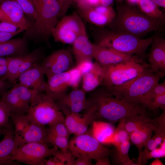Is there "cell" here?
I'll return each instance as SVG.
<instances>
[{"mask_svg":"<svg viewBox=\"0 0 165 165\" xmlns=\"http://www.w3.org/2000/svg\"><path fill=\"white\" fill-rule=\"evenodd\" d=\"M116 9L114 17L106 27L112 31L140 38L150 32L162 31L165 24V21L149 17L128 2H119Z\"/></svg>","mask_w":165,"mask_h":165,"instance_id":"obj_1","label":"cell"},{"mask_svg":"<svg viewBox=\"0 0 165 165\" xmlns=\"http://www.w3.org/2000/svg\"><path fill=\"white\" fill-rule=\"evenodd\" d=\"M87 99L89 105L95 107L97 118L116 122L131 116L147 114V108L128 102L118 94L109 91L103 86L90 92Z\"/></svg>","mask_w":165,"mask_h":165,"instance_id":"obj_2","label":"cell"},{"mask_svg":"<svg viewBox=\"0 0 165 165\" xmlns=\"http://www.w3.org/2000/svg\"><path fill=\"white\" fill-rule=\"evenodd\" d=\"M92 36L95 43L113 49L121 53L134 55L143 59L154 36L141 39L133 35L115 31L107 28H92Z\"/></svg>","mask_w":165,"mask_h":165,"instance_id":"obj_3","label":"cell"},{"mask_svg":"<svg viewBox=\"0 0 165 165\" xmlns=\"http://www.w3.org/2000/svg\"><path fill=\"white\" fill-rule=\"evenodd\" d=\"M37 18L25 31L23 38L35 43L44 42L50 46L49 39L59 21L60 5L56 0H32Z\"/></svg>","mask_w":165,"mask_h":165,"instance_id":"obj_4","label":"cell"},{"mask_svg":"<svg viewBox=\"0 0 165 165\" xmlns=\"http://www.w3.org/2000/svg\"><path fill=\"white\" fill-rule=\"evenodd\" d=\"M160 79L149 67L138 76L111 91L119 94L124 100L130 103L141 105L148 109L144 99L145 95Z\"/></svg>","mask_w":165,"mask_h":165,"instance_id":"obj_5","label":"cell"},{"mask_svg":"<svg viewBox=\"0 0 165 165\" xmlns=\"http://www.w3.org/2000/svg\"><path fill=\"white\" fill-rule=\"evenodd\" d=\"M26 115L31 122L44 126L65 119L56 102L44 92H35Z\"/></svg>","mask_w":165,"mask_h":165,"instance_id":"obj_6","label":"cell"},{"mask_svg":"<svg viewBox=\"0 0 165 165\" xmlns=\"http://www.w3.org/2000/svg\"><path fill=\"white\" fill-rule=\"evenodd\" d=\"M102 67L103 77L101 85L109 91L131 80L150 68L146 63L135 61Z\"/></svg>","mask_w":165,"mask_h":165,"instance_id":"obj_7","label":"cell"},{"mask_svg":"<svg viewBox=\"0 0 165 165\" xmlns=\"http://www.w3.org/2000/svg\"><path fill=\"white\" fill-rule=\"evenodd\" d=\"M68 149L76 158L96 160L108 157L113 151L103 146L91 134L75 135L69 143Z\"/></svg>","mask_w":165,"mask_h":165,"instance_id":"obj_8","label":"cell"},{"mask_svg":"<svg viewBox=\"0 0 165 165\" xmlns=\"http://www.w3.org/2000/svg\"><path fill=\"white\" fill-rule=\"evenodd\" d=\"M58 151L55 146L49 148L45 143H27L16 148L12 154L11 160L30 165H41L46 158L54 155Z\"/></svg>","mask_w":165,"mask_h":165,"instance_id":"obj_9","label":"cell"},{"mask_svg":"<svg viewBox=\"0 0 165 165\" xmlns=\"http://www.w3.org/2000/svg\"><path fill=\"white\" fill-rule=\"evenodd\" d=\"M86 31L82 19L75 12L65 15L59 20L53 30L52 36L55 42L72 44L79 35Z\"/></svg>","mask_w":165,"mask_h":165,"instance_id":"obj_10","label":"cell"},{"mask_svg":"<svg viewBox=\"0 0 165 165\" xmlns=\"http://www.w3.org/2000/svg\"><path fill=\"white\" fill-rule=\"evenodd\" d=\"M72 53L69 49H62L54 51L44 58L41 65L47 79L75 66Z\"/></svg>","mask_w":165,"mask_h":165,"instance_id":"obj_11","label":"cell"},{"mask_svg":"<svg viewBox=\"0 0 165 165\" xmlns=\"http://www.w3.org/2000/svg\"><path fill=\"white\" fill-rule=\"evenodd\" d=\"M93 57L101 66L114 65L135 61L146 63L137 56L124 53L113 49L93 43Z\"/></svg>","mask_w":165,"mask_h":165,"instance_id":"obj_12","label":"cell"},{"mask_svg":"<svg viewBox=\"0 0 165 165\" xmlns=\"http://www.w3.org/2000/svg\"><path fill=\"white\" fill-rule=\"evenodd\" d=\"M77 9V12L82 19L100 27L108 26L116 14V12L111 6L100 5L94 7Z\"/></svg>","mask_w":165,"mask_h":165,"instance_id":"obj_13","label":"cell"},{"mask_svg":"<svg viewBox=\"0 0 165 165\" xmlns=\"http://www.w3.org/2000/svg\"><path fill=\"white\" fill-rule=\"evenodd\" d=\"M86 93L78 88H73L55 102L60 110L66 115L72 112L79 113L88 107Z\"/></svg>","mask_w":165,"mask_h":165,"instance_id":"obj_14","label":"cell"},{"mask_svg":"<svg viewBox=\"0 0 165 165\" xmlns=\"http://www.w3.org/2000/svg\"><path fill=\"white\" fill-rule=\"evenodd\" d=\"M0 21L13 24L25 30L32 22L27 20L21 7L14 0H5L0 4Z\"/></svg>","mask_w":165,"mask_h":165,"instance_id":"obj_15","label":"cell"},{"mask_svg":"<svg viewBox=\"0 0 165 165\" xmlns=\"http://www.w3.org/2000/svg\"><path fill=\"white\" fill-rule=\"evenodd\" d=\"M151 45L148 60L150 68L160 79L165 75V39L154 35Z\"/></svg>","mask_w":165,"mask_h":165,"instance_id":"obj_16","label":"cell"},{"mask_svg":"<svg viewBox=\"0 0 165 165\" xmlns=\"http://www.w3.org/2000/svg\"><path fill=\"white\" fill-rule=\"evenodd\" d=\"M45 75L40 62H38L20 74L17 79L28 88L38 92H45L46 85Z\"/></svg>","mask_w":165,"mask_h":165,"instance_id":"obj_17","label":"cell"},{"mask_svg":"<svg viewBox=\"0 0 165 165\" xmlns=\"http://www.w3.org/2000/svg\"><path fill=\"white\" fill-rule=\"evenodd\" d=\"M70 80L69 71L54 75L47 79L45 92L56 102L67 94L70 87Z\"/></svg>","mask_w":165,"mask_h":165,"instance_id":"obj_18","label":"cell"},{"mask_svg":"<svg viewBox=\"0 0 165 165\" xmlns=\"http://www.w3.org/2000/svg\"><path fill=\"white\" fill-rule=\"evenodd\" d=\"M48 132V128L46 126L40 125L30 121L20 135L14 139L16 148L27 143H45Z\"/></svg>","mask_w":165,"mask_h":165,"instance_id":"obj_19","label":"cell"},{"mask_svg":"<svg viewBox=\"0 0 165 165\" xmlns=\"http://www.w3.org/2000/svg\"><path fill=\"white\" fill-rule=\"evenodd\" d=\"M3 138L0 141V165H16L11 160V157L16 149L14 140V128L10 118L9 124L5 129Z\"/></svg>","mask_w":165,"mask_h":165,"instance_id":"obj_20","label":"cell"},{"mask_svg":"<svg viewBox=\"0 0 165 165\" xmlns=\"http://www.w3.org/2000/svg\"><path fill=\"white\" fill-rule=\"evenodd\" d=\"M72 45L76 63L84 60H92L93 43L90 41L86 31L79 35Z\"/></svg>","mask_w":165,"mask_h":165,"instance_id":"obj_21","label":"cell"},{"mask_svg":"<svg viewBox=\"0 0 165 165\" xmlns=\"http://www.w3.org/2000/svg\"><path fill=\"white\" fill-rule=\"evenodd\" d=\"M29 52L28 41L22 38L11 39L0 43V57H12Z\"/></svg>","mask_w":165,"mask_h":165,"instance_id":"obj_22","label":"cell"},{"mask_svg":"<svg viewBox=\"0 0 165 165\" xmlns=\"http://www.w3.org/2000/svg\"><path fill=\"white\" fill-rule=\"evenodd\" d=\"M91 134L102 144H112L115 128L112 124L94 121L92 123Z\"/></svg>","mask_w":165,"mask_h":165,"instance_id":"obj_23","label":"cell"},{"mask_svg":"<svg viewBox=\"0 0 165 165\" xmlns=\"http://www.w3.org/2000/svg\"><path fill=\"white\" fill-rule=\"evenodd\" d=\"M102 77V67L96 61L91 69L82 75V90L85 92L94 90L101 85Z\"/></svg>","mask_w":165,"mask_h":165,"instance_id":"obj_24","label":"cell"},{"mask_svg":"<svg viewBox=\"0 0 165 165\" xmlns=\"http://www.w3.org/2000/svg\"><path fill=\"white\" fill-rule=\"evenodd\" d=\"M0 99L7 105L10 114H26L29 108L26 106L10 89L1 95Z\"/></svg>","mask_w":165,"mask_h":165,"instance_id":"obj_25","label":"cell"},{"mask_svg":"<svg viewBox=\"0 0 165 165\" xmlns=\"http://www.w3.org/2000/svg\"><path fill=\"white\" fill-rule=\"evenodd\" d=\"M114 146L115 150L114 158L115 162L117 164L123 165H137L132 161L128 155L130 146L129 139Z\"/></svg>","mask_w":165,"mask_h":165,"instance_id":"obj_26","label":"cell"},{"mask_svg":"<svg viewBox=\"0 0 165 165\" xmlns=\"http://www.w3.org/2000/svg\"><path fill=\"white\" fill-rule=\"evenodd\" d=\"M137 5L140 10L148 16L165 21V14L151 0H139Z\"/></svg>","mask_w":165,"mask_h":165,"instance_id":"obj_27","label":"cell"},{"mask_svg":"<svg viewBox=\"0 0 165 165\" xmlns=\"http://www.w3.org/2000/svg\"><path fill=\"white\" fill-rule=\"evenodd\" d=\"M126 129L130 134L139 128L150 122L152 119L147 114L138 115L124 118Z\"/></svg>","mask_w":165,"mask_h":165,"instance_id":"obj_28","label":"cell"},{"mask_svg":"<svg viewBox=\"0 0 165 165\" xmlns=\"http://www.w3.org/2000/svg\"><path fill=\"white\" fill-rule=\"evenodd\" d=\"M76 157L69 149L66 152L58 151L47 160L49 165H74Z\"/></svg>","mask_w":165,"mask_h":165,"instance_id":"obj_29","label":"cell"},{"mask_svg":"<svg viewBox=\"0 0 165 165\" xmlns=\"http://www.w3.org/2000/svg\"><path fill=\"white\" fill-rule=\"evenodd\" d=\"M85 113L82 117L79 123L77 131L75 135L84 134L87 131L89 126L97 119L95 114V108L89 105Z\"/></svg>","mask_w":165,"mask_h":165,"instance_id":"obj_30","label":"cell"},{"mask_svg":"<svg viewBox=\"0 0 165 165\" xmlns=\"http://www.w3.org/2000/svg\"><path fill=\"white\" fill-rule=\"evenodd\" d=\"M10 89L26 106L29 107L32 97L36 91L19 82L15 83Z\"/></svg>","mask_w":165,"mask_h":165,"instance_id":"obj_31","label":"cell"},{"mask_svg":"<svg viewBox=\"0 0 165 165\" xmlns=\"http://www.w3.org/2000/svg\"><path fill=\"white\" fill-rule=\"evenodd\" d=\"M130 134L127 131L124 118L119 120V123L115 129L112 144L114 146L119 144L129 139Z\"/></svg>","mask_w":165,"mask_h":165,"instance_id":"obj_32","label":"cell"},{"mask_svg":"<svg viewBox=\"0 0 165 165\" xmlns=\"http://www.w3.org/2000/svg\"><path fill=\"white\" fill-rule=\"evenodd\" d=\"M45 143L51 144L62 152H66L68 150V138L65 137L48 133Z\"/></svg>","mask_w":165,"mask_h":165,"instance_id":"obj_33","label":"cell"},{"mask_svg":"<svg viewBox=\"0 0 165 165\" xmlns=\"http://www.w3.org/2000/svg\"><path fill=\"white\" fill-rule=\"evenodd\" d=\"M82 117L81 115L78 113L72 112L66 115L64 123L70 134H75Z\"/></svg>","mask_w":165,"mask_h":165,"instance_id":"obj_34","label":"cell"},{"mask_svg":"<svg viewBox=\"0 0 165 165\" xmlns=\"http://www.w3.org/2000/svg\"><path fill=\"white\" fill-rule=\"evenodd\" d=\"M165 93V82L156 83L145 95L144 99L148 109V104L159 95Z\"/></svg>","mask_w":165,"mask_h":165,"instance_id":"obj_35","label":"cell"},{"mask_svg":"<svg viewBox=\"0 0 165 165\" xmlns=\"http://www.w3.org/2000/svg\"><path fill=\"white\" fill-rule=\"evenodd\" d=\"M48 133L68 138L70 133L66 127L64 120L59 121L50 126Z\"/></svg>","mask_w":165,"mask_h":165,"instance_id":"obj_36","label":"cell"},{"mask_svg":"<svg viewBox=\"0 0 165 165\" xmlns=\"http://www.w3.org/2000/svg\"><path fill=\"white\" fill-rule=\"evenodd\" d=\"M20 6L24 14L34 21L37 18L35 7L32 0H14Z\"/></svg>","mask_w":165,"mask_h":165,"instance_id":"obj_37","label":"cell"},{"mask_svg":"<svg viewBox=\"0 0 165 165\" xmlns=\"http://www.w3.org/2000/svg\"><path fill=\"white\" fill-rule=\"evenodd\" d=\"M10 113L6 104L0 99V128L5 129L9 125Z\"/></svg>","mask_w":165,"mask_h":165,"instance_id":"obj_38","label":"cell"},{"mask_svg":"<svg viewBox=\"0 0 165 165\" xmlns=\"http://www.w3.org/2000/svg\"><path fill=\"white\" fill-rule=\"evenodd\" d=\"M70 75V87L78 88L82 75L79 69L75 66L68 70Z\"/></svg>","mask_w":165,"mask_h":165,"instance_id":"obj_39","label":"cell"},{"mask_svg":"<svg viewBox=\"0 0 165 165\" xmlns=\"http://www.w3.org/2000/svg\"><path fill=\"white\" fill-rule=\"evenodd\" d=\"M148 107L154 112L159 108L165 110V93L156 97L148 104Z\"/></svg>","mask_w":165,"mask_h":165,"instance_id":"obj_40","label":"cell"},{"mask_svg":"<svg viewBox=\"0 0 165 165\" xmlns=\"http://www.w3.org/2000/svg\"><path fill=\"white\" fill-rule=\"evenodd\" d=\"M129 140L137 147L139 152L138 159L139 158L143 152V148L145 146L139 134L136 131L132 132L130 135Z\"/></svg>","mask_w":165,"mask_h":165,"instance_id":"obj_41","label":"cell"},{"mask_svg":"<svg viewBox=\"0 0 165 165\" xmlns=\"http://www.w3.org/2000/svg\"><path fill=\"white\" fill-rule=\"evenodd\" d=\"M92 60L85 59L76 63L75 66L79 71L82 75L89 72L93 67Z\"/></svg>","mask_w":165,"mask_h":165,"instance_id":"obj_42","label":"cell"},{"mask_svg":"<svg viewBox=\"0 0 165 165\" xmlns=\"http://www.w3.org/2000/svg\"><path fill=\"white\" fill-rule=\"evenodd\" d=\"M101 0H73L77 8L94 7L101 5Z\"/></svg>","mask_w":165,"mask_h":165,"instance_id":"obj_43","label":"cell"},{"mask_svg":"<svg viewBox=\"0 0 165 165\" xmlns=\"http://www.w3.org/2000/svg\"><path fill=\"white\" fill-rule=\"evenodd\" d=\"M160 147L149 152L148 159L164 157L165 156V140L160 145Z\"/></svg>","mask_w":165,"mask_h":165,"instance_id":"obj_44","label":"cell"},{"mask_svg":"<svg viewBox=\"0 0 165 165\" xmlns=\"http://www.w3.org/2000/svg\"><path fill=\"white\" fill-rule=\"evenodd\" d=\"M58 3L60 8L59 18L61 19L66 14L69 9L73 0H56Z\"/></svg>","mask_w":165,"mask_h":165,"instance_id":"obj_45","label":"cell"},{"mask_svg":"<svg viewBox=\"0 0 165 165\" xmlns=\"http://www.w3.org/2000/svg\"><path fill=\"white\" fill-rule=\"evenodd\" d=\"M20 28L12 23L5 22H0V32L13 33L17 31Z\"/></svg>","mask_w":165,"mask_h":165,"instance_id":"obj_46","label":"cell"},{"mask_svg":"<svg viewBox=\"0 0 165 165\" xmlns=\"http://www.w3.org/2000/svg\"><path fill=\"white\" fill-rule=\"evenodd\" d=\"M11 57H0V79H2L6 75L9 61Z\"/></svg>","mask_w":165,"mask_h":165,"instance_id":"obj_47","label":"cell"},{"mask_svg":"<svg viewBox=\"0 0 165 165\" xmlns=\"http://www.w3.org/2000/svg\"><path fill=\"white\" fill-rule=\"evenodd\" d=\"M25 30L24 29H20L17 31L13 33L0 32V43L11 39L13 37Z\"/></svg>","mask_w":165,"mask_h":165,"instance_id":"obj_48","label":"cell"},{"mask_svg":"<svg viewBox=\"0 0 165 165\" xmlns=\"http://www.w3.org/2000/svg\"><path fill=\"white\" fill-rule=\"evenodd\" d=\"M14 82L0 79V95L11 88L14 84Z\"/></svg>","mask_w":165,"mask_h":165,"instance_id":"obj_49","label":"cell"},{"mask_svg":"<svg viewBox=\"0 0 165 165\" xmlns=\"http://www.w3.org/2000/svg\"><path fill=\"white\" fill-rule=\"evenodd\" d=\"M75 160L74 165H91V160L83 157H77Z\"/></svg>","mask_w":165,"mask_h":165,"instance_id":"obj_50","label":"cell"},{"mask_svg":"<svg viewBox=\"0 0 165 165\" xmlns=\"http://www.w3.org/2000/svg\"><path fill=\"white\" fill-rule=\"evenodd\" d=\"M158 146L153 138L151 137L147 141L144 147L149 151H151L156 149Z\"/></svg>","mask_w":165,"mask_h":165,"instance_id":"obj_51","label":"cell"},{"mask_svg":"<svg viewBox=\"0 0 165 165\" xmlns=\"http://www.w3.org/2000/svg\"><path fill=\"white\" fill-rule=\"evenodd\" d=\"M95 165H110V163L108 157L99 159L96 160Z\"/></svg>","mask_w":165,"mask_h":165,"instance_id":"obj_52","label":"cell"},{"mask_svg":"<svg viewBox=\"0 0 165 165\" xmlns=\"http://www.w3.org/2000/svg\"><path fill=\"white\" fill-rule=\"evenodd\" d=\"M158 6L165 8V0H151Z\"/></svg>","mask_w":165,"mask_h":165,"instance_id":"obj_53","label":"cell"},{"mask_svg":"<svg viewBox=\"0 0 165 165\" xmlns=\"http://www.w3.org/2000/svg\"><path fill=\"white\" fill-rule=\"evenodd\" d=\"M113 0H101V5L105 6H111Z\"/></svg>","mask_w":165,"mask_h":165,"instance_id":"obj_54","label":"cell"},{"mask_svg":"<svg viewBox=\"0 0 165 165\" xmlns=\"http://www.w3.org/2000/svg\"><path fill=\"white\" fill-rule=\"evenodd\" d=\"M151 165H163V164L159 159V158H155V160L151 163Z\"/></svg>","mask_w":165,"mask_h":165,"instance_id":"obj_55","label":"cell"},{"mask_svg":"<svg viewBox=\"0 0 165 165\" xmlns=\"http://www.w3.org/2000/svg\"><path fill=\"white\" fill-rule=\"evenodd\" d=\"M128 3L132 5H135V4H138L139 0H127Z\"/></svg>","mask_w":165,"mask_h":165,"instance_id":"obj_56","label":"cell"},{"mask_svg":"<svg viewBox=\"0 0 165 165\" xmlns=\"http://www.w3.org/2000/svg\"><path fill=\"white\" fill-rule=\"evenodd\" d=\"M5 131V129H2L0 128V136L4 135Z\"/></svg>","mask_w":165,"mask_h":165,"instance_id":"obj_57","label":"cell"},{"mask_svg":"<svg viewBox=\"0 0 165 165\" xmlns=\"http://www.w3.org/2000/svg\"><path fill=\"white\" fill-rule=\"evenodd\" d=\"M116 0L117 1L119 2H122L123 0Z\"/></svg>","mask_w":165,"mask_h":165,"instance_id":"obj_58","label":"cell"},{"mask_svg":"<svg viewBox=\"0 0 165 165\" xmlns=\"http://www.w3.org/2000/svg\"><path fill=\"white\" fill-rule=\"evenodd\" d=\"M5 0H0V4Z\"/></svg>","mask_w":165,"mask_h":165,"instance_id":"obj_59","label":"cell"}]
</instances>
